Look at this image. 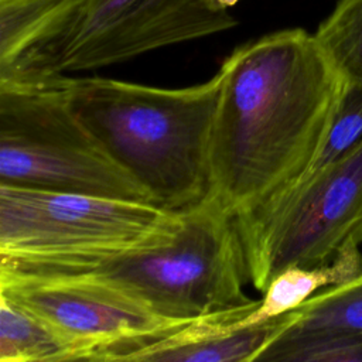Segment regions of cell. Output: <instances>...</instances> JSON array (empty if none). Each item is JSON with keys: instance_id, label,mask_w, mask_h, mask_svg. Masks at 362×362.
<instances>
[{"instance_id": "1", "label": "cell", "mask_w": 362, "mask_h": 362, "mask_svg": "<svg viewBox=\"0 0 362 362\" xmlns=\"http://www.w3.org/2000/svg\"><path fill=\"white\" fill-rule=\"evenodd\" d=\"M211 194L233 215L297 182L318 157L346 82L315 34L269 33L219 68Z\"/></svg>"}, {"instance_id": "2", "label": "cell", "mask_w": 362, "mask_h": 362, "mask_svg": "<svg viewBox=\"0 0 362 362\" xmlns=\"http://www.w3.org/2000/svg\"><path fill=\"white\" fill-rule=\"evenodd\" d=\"M66 103L109 156L168 211L211 194V139L221 75L187 88L59 75Z\"/></svg>"}, {"instance_id": "3", "label": "cell", "mask_w": 362, "mask_h": 362, "mask_svg": "<svg viewBox=\"0 0 362 362\" xmlns=\"http://www.w3.org/2000/svg\"><path fill=\"white\" fill-rule=\"evenodd\" d=\"M0 262L100 276L174 321L253 301L243 290L249 274L235 215L212 195L181 211L180 225L170 240L144 250L71 267Z\"/></svg>"}, {"instance_id": "4", "label": "cell", "mask_w": 362, "mask_h": 362, "mask_svg": "<svg viewBox=\"0 0 362 362\" xmlns=\"http://www.w3.org/2000/svg\"><path fill=\"white\" fill-rule=\"evenodd\" d=\"M180 219L150 202L0 184V259L92 264L170 240Z\"/></svg>"}, {"instance_id": "5", "label": "cell", "mask_w": 362, "mask_h": 362, "mask_svg": "<svg viewBox=\"0 0 362 362\" xmlns=\"http://www.w3.org/2000/svg\"><path fill=\"white\" fill-rule=\"evenodd\" d=\"M58 76L0 79V184L150 202L71 110Z\"/></svg>"}, {"instance_id": "6", "label": "cell", "mask_w": 362, "mask_h": 362, "mask_svg": "<svg viewBox=\"0 0 362 362\" xmlns=\"http://www.w3.org/2000/svg\"><path fill=\"white\" fill-rule=\"evenodd\" d=\"M249 283L264 291L288 266L328 263L362 243V140L335 161L235 215Z\"/></svg>"}, {"instance_id": "7", "label": "cell", "mask_w": 362, "mask_h": 362, "mask_svg": "<svg viewBox=\"0 0 362 362\" xmlns=\"http://www.w3.org/2000/svg\"><path fill=\"white\" fill-rule=\"evenodd\" d=\"M238 24L216 0H82L62 30L0 79L38 81L120 64Z\"/></svg>"}, {"instance_id": "8", "label": "cell", "mask_w": 362, "mask_h": 362, "mask_svg": "<svg viewBox=\"0 0 362 362\" xmlns=\"http://www.w3.org/2000/svg\"><path fill=\"white\" fill-rule=\"evenodd\" d=\"M0 296L57 334L68 345L71 361H126L151 337L191 321L168 320L96 274L6 262H0Z\"/></svg>"}, {"instance_id": "9", "label": "cell", "mask_w": 362, "mask_h": 362, "mask_svg": "<svg viewBox=\"0 0 362 362\" xmlns=\"http://www.w3.org/2000/svg\"><path fill=\"white\" fill-rule=\"evenodd\" d=\"M362 334V273L317 291L300 307L280 315L279 327L257 361L301 362L310 351Z\"/></svg>"}, {"instance_id": "10", "label": "cell", "mask_w": 362, "mask_h": 362, "mask_svg": "<svg viewBox=\"0 0 362 362\" xmlns=\"http://www.w3.org/2000/svg\"><path fill=\"white\" fill-rule=\"evenodd\" d=\"M362 273V253L359 243L348 240L328 263L303 267L288 266L273 277L263 298L245 318L246 325L262 324L280 317L314 296L320 288L352 280Z\"/></svg>"}, {"instance_id": "11", "label": "cell", "mask_w": 362, "mask_h": 362, "mask_svg": "<svg viewBox=\"0 0 362 362\" xmlns=\"http://www.w3.org/2000/svg\"><path fill=\"white\" fill-rule=\"evenodd\" d=\"M82 0H0V71H7L49 42Z\"/></svg>"}, {"instance_id": "12", "label": "cell", "mask_w": 362, "mask_h": 362, "mask_svg": "<svg viewBox=\"0 0 362 362\" xmlns=\"http://www.w3.org/2000/svg\"><path fill=\"white\" fill-rule=\"evenodd\" d=\"M68 345L42 321L0 296V362H68Z\"/></svg>"}, {"instance_id": "13", "label": "cell", "mask_w": 362, "mask_h": 362, "mask_svg": "<svg viewBox=\"0 0 362 362\" xmlns=\"http://www.w3.org/2000/svg\"><path fill=\"white\" fill-rule=\"evenodd\" d=\"M315 37L346 85H362V0H338Z\"/></svg>"}, {"instance_id": "14", "label": "cell", "mask_w": 362, "mask_h": 362, "mask_svg": "<svg viewBox=\"0 0 362 362\" xmlns=\"http://www.w3.org/2000/svg\"><path fill=\"white\" fill-rule=\"evenodd\" d=\"M361 140H362V85H346L345 93L341 99V103L334 117L328 137L318 157L315 158V161L304 175L335 161L337 158L344 156L346 151H349Z\"/></svg>"}, {"instance_id": "15", "label": "cell", "mask_w": 362, "mask_h": 362, "mask_svg": "<svg viewBox=\"0 0 362 362\" xmlns=\"http://www.w3.org/2000/svg\"><path fill=\"white\" fill-rule=\"evenodd\" d=\"M301 362H362V334L327 342L304 355Z\"/></svg>"}, {"instance_id": "16", "label": "cell", "mask_w": 362, "mask_h": 362, "mask_svg": "<svg viewBox=\"0 0 362 362\" xmlns=\"http://www.w3.org/2000/svg\"><path fill=\"white\" fill-rule=\"evenodd\" d=\"M222 7L225 8H232L233 6H236L240 0H216Z\"/></svg>"}]
</instances>
